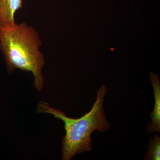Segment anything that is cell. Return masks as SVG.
Returning a JSON list of instances; mask_svg holds the SVG:
<instances>
[{
	"mask_svg": "<svg viewBox=\"0 0 160 160\" xmlns=\"http://www.w3.org/2000/svg\"><path fill=\"white\" fill-rule=\"evenodd\" d=\"M23 0H0V26H12L16 24L15 15L23 8Z\"/></svg>",
	"mask_w": 160,
	"mask_h": 160,
	"instance_id": "4",
	"label": "cell"
},
{
	"mask_svg": "<svg viewBox=\"0 0 160 160\" xmlns=\"http://www.w3.org/2000/svg\"><path fill=\"white\" fill-rule=\"evenodd\" d=\"M107 87L102 84L97 91V98L92 108L79 118L68 117L63 112L52 107L48 103H38V113H49L64 122L66 134L62 140V159L71 160L78 153L90 151L92 133L95 130L104 132L109 130L110 124L107 121L103 108Z\"/></svg>",
	"mask_w": 160,
	"mask_h": 160,
	"instance_id": "2",
	"label": "cell"
},
{
	"mask_svg": "<svg viewBox=\"0 0 160 160\" xmlns=\"http://www.w3.org/2000/svg\"><path fill=\"white\" fill-rule=\"evenodd\" d=\"M158 75V73L155 74L153 72L150 73V81L154 92V105L153 111L149 113L152 119L147 127V132L149 134L154 132H160V82Z\"/></svg>",
	"mask_w": 160,
	"mask_h": 160,
	"instance_id": "3",
	"label": "cell"
},
{
	"mask_svg": "<svg viewBox=\"0 0 160 160\" xmlns=\"http://www.w3.org/2000/svg\"><path fill=\"white\" fill-rule=\"evenodd\" d=\"M145 160H160V138L158 134L154 135L153 139L149 138L148 151L145 155Z\"/></svg>",
	"mask_w": 160,
	"mask_h": 160,
	"instance_id": "5",
	"label": "cell"
},
{
	"mask_svg": "<svg viewBox=\"0 0 160 160\" xmlns=\"http://www.w3.org/2000/svg\"><path fill=\"white\" fill-rule=\"evenodd\" d=\"M42 45L38 32L26 23L0 26V51L5 58L7 72L10 74L19 69L31 72L35 87L38 91L44 85L42 69L45 60L40 49Z\"/></svg>",
	"mask_w": 160,
	"mask_h": 160,
	"instance_id": "1",
	"label": "cell"
}]
</instances>
